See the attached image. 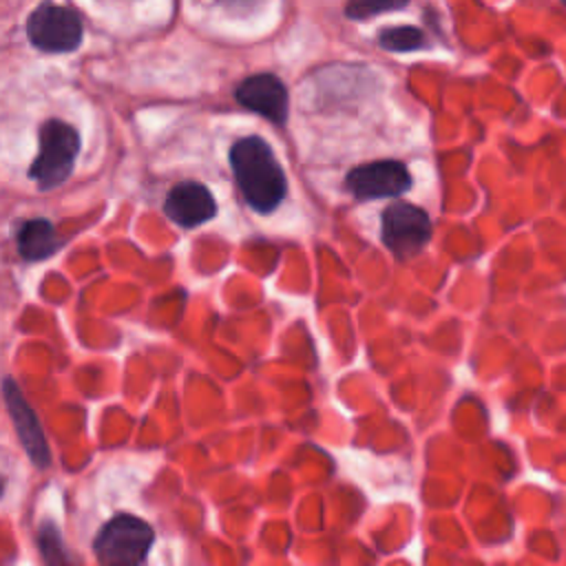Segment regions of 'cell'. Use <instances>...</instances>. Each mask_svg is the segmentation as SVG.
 <instances>
[{"label": "cell", "mask_w": 566, "mask_h": 566, "mask_svg": "<svg viewBox=\"0 0 566 566\" xmlns=\"http://www.w3.org/2000/svg\"><path fill=\"white\" fill-rule=\"evenodd\" d=\"M230 168L237 186L256 212H272L287 195V177L272 150V146L259 137L248 135L230 146Z\"/></svg>", "instance_id": "6da1fadb"}, {"label": "cell", "mask_w": 566, "mask_h": 566, "mask_svg": "<svg viewBox=\"0 0 566 566\" xmlns=\"http://www.w3.org/2000/svg\"><path fill=\"white\" fill-rule=\"evenodd\" d=\"M80 153V133L62 122L46 119L38 128V155L29 168L31 181L40 190H53L71 177Z\"/></svg>", "instance_id": "7a4b0ae2"}, {"label": "cell", "mask_w": 566, "mask_h": 566, "mask_svg": "<svg viewBox=\"0 0 566 566\" xmlns=\"http://www.w3.org/2000/svg\"><path fill=\"white\" fill-rule=\"evenodd\" d=\"M153 539L155 535L148 522L130 513H119L99 528L93 551L99 564L133 566L148 557Z\"/></svg>", "instance_id": "3957f363"}, {"label": "cell", "mask_w": 566, "mask_h": 566, "mask_svg": "<svg viewBox=\"0 0 566 566\" xmlns=\"http://www.w3.org/2000/svg\"><path fill=\"white\" fill-rule=\"evenodd\" d=\"M380 239L396 259H411L429 243L431 219L420 206L394 201L382 210Z\"/></svg>", "instance_id": "277c9868"}, {"label": "cell", "mask_w": 566, "mask_h": 566, "mask_svg": "<svg viewBox=\"0 0 566 566\" xmlns=\"http://www.w3.org/2000/svg\"><path fill=\"white\" fill-rule=\"evenodd\" d=\"M29 42L49 53H66L82 42V22L75 11L60 4H40L27 20Z\"/></svg>", "instance_id": "5b68a950"}, {"label": "cell", "mask_w": 566, "mask_h": 566, "mask_svg": "<svg viewBox=\"0 0 566 566\" xmlns=\"http://www.w3.org/2000/svg\"><path fill=\"white\" fill-rule=\"evenodd\" d=\"M345 188L360 201L398 197L411 188V175L398 159H378L354 166L345 177Z\"/></svg>", "instance_id": "8992f818"}, {"label": "cell", "mask_w": 566, "mask_h": 566, "mask_svg": "<svg viewBox=\"0 0 566 566\" xmlns=\"http://www.w3.org/2000/svg\"><path fill=\"white\" fill-rule=\"evenodd\" d=\"M2 394H4V402H7V411L13 420V427H15V433L29 455V460L38 467V469H44L49 467V460H51V451H49V444H46V438L42 433V427L38 422V416L35 411L31 409V405L24 400L20 387L9 378L4 376L2 380Z\"/></svg>", "instance_id": "52a82bcc"}, {"label": "cell", "mask_w": 566, "mask_h": 566, "mask_svg": "<svg viewBox=\"0 0 566 566\" xmlns=\"http://www.w3.org/2000/svg\"><path fill=\"white\" fill-rule=\"evenodd\" d=\"M234 97L241 106H245L252 113L263 115L276 126H283L287 122V108H290V97L285 84L272 75V73H259L245 77L237 91Z\"/></svg>", "instance_id": "ba28073f"}, {"label": "cell", "mask_w": 566, "mask_h": 566, "mask_svg": "<svg viewBox=\"0 0 566 566\" xmlns=\"http://www.w3.org/2000/svg\"><path fill=\"white\" fill-rule=\"evenodd\" d=\"M164 212L181 228H195L210 221L217 214V201L212 192L199 181H179L168 190Z\"/></svg>", "instance_id": "9c48e42d"}, {"label": "cell", "mask_w": 566, "mask_h": 566, "mask_svg": "<svg viewBox=\"0 0 566 566\" xmlns=\"http://www.w3.org/2000/svg\"><path fill=\"white\" fill-rule=\"evenodd\" d=\"M15 245L24 261H44L62 248V239L49 219L35 217L18 226Z\"/></svg>", "instance_id": "30bf717a"}, {"label": "cell", "mask_w": 566, "mask_h": 566, "mask_svg": "<svg viewBox=\"0 0 566 566\" xmlns=\"http://www.w3.org/2000/svg\"><path fill=\"white\" fill-rule=\"evenodd\" d=\"M378 44L387 51H416L424 44V35L420 29L416 27H394V29H385L378 35Z\"/></svg>", "instance_id": "8fae6325"}, {"label": "cell", "mask_w": 566, "mask_h": 566, "mask_svg": "<svg viewBox=\"0 0 566 566\" xmlns=\"http://www.w3.org/2000/svg\"><path fill=\"white\" fill-rule=\"evenodd\" d=\"M35 542H38L40 555H42V559H44L46 564H62V562H69V555L64 553V546H62V539H60V533H57V526H55V524L44 522V524L38 528Z\"/></svg>", "instance_id": "7c38bea8"}, {"label": "cell", "mask_w": 566, "mask_h": 566, "mask_svg": "<svg viewBox=\"0 0 566 566\" xmlns=\"http://www.w3.org/2000/svg\"><path fill=\"white\" fill-rule=\"evenodd\" d=\"M409 0H349L347 2V15L354 20H363L369 15H378L385 11H396L405 7Z\"/></svg>", "instance_id": "4fadbf2b"}, {"label": "cell", "mask_w": 566, "mask_h": 566, "mask_svg": "<svg viewBox=\"0 0 566 566\" xmlns=\"http://www.w3.org/2000/svg\"><path fill=\"white\" fill-rule=\"evenodd\" d=\"M234 2H245V0H234Z\"/></svg>", "instance_id": "5bb4252c"}, {"label": "cell", "mask_w": 566, "mask_h": 566, "mask_svg": "<svg viewBox=\"0 0 566 566\" xmlns=\"http://www.w3.org/2000/svg\"><path fill=\"white\" fill-rule=\"evenodd\" d=\"M562 2H564V4H566V0H562Z\"/></svg>", "instance_id": "9a60e30c"}]
</instances>
